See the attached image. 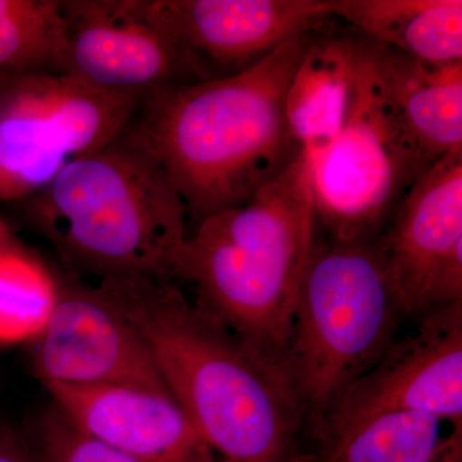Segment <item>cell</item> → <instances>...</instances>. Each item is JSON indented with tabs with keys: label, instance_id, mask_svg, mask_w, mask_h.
I'll return each instance as SVG.
<instances>
[{
	"label": "cell",
	"instance_id": "cell-17",
	"mask_svg": "<svg viewBox=\"0 0 462 462\" xmlns=\"http://www.w3.org/2000/svg\"><path fill=\"white\" fill-rule=\"evenodd\" d=\"M318 462H462V422L421 411L379 413L325 442Z\"/></svg>",
	"mask_w": 462,
	"mask_h": 462
},
{
	"label": "cell",
	"instance_id": "cell-9",
	"mask_svg": "<svg viewBox=\"0 0 462 462\" xmlns=\"http://www.w3.org/2000/svg\"><path fill=\"white\" fill-rule=\"evenodd\" d=\"M62 8L69 74L143 97L205 81L149 0H62Z\"/></svg>",
	"mask_w": 462,
	"mask_h": 462
},
{
	"label": "cell",
	"instance_id": "cell-12",
	"mask_svg": "<svg viewBox=\"0 0 462 462\" xmlns=\"http://www.w3.org/2000/svg\"><path fill=\"white\" fill-rule=\"evenodd\" d=\"M44 385L58 411L88 436L139 462H216L169 391Z\"/></svg>",
	"mask_w": 462,
	"mask_h": 462
},
{
	"label": "cell",
	"instance_id": "cell-5",
	"mask_svg": "<svg viewBox=\"0 0 462 462\" xmlns=\"http://www.w3.org/2000/svg\"><path fill=\"white\" fill-rule=\"evenodd\" d=\"M402 315L379 239L316 236L287 355L303 411L324 420L394 342Z\"/></svg>",
	"mask_w": 462,
	"mask_h": 462
},
{
	"label": "cell",
	"instance_id": "cell-21",
	"mask_svg": "<svg viewBox=\"0 0 462 462\" xmlns=\"http://www.w3.org/2000/svg\"><path fill=\"white\" fill-rule=\"evenodd\" d=\"M0 462H41L30 438L5 421H0Z\"/></svg>",
	"mask_w": 462,
	"mask_h": 462
},
{
	"label": "cell",
	"instance_id": "cell-19",
	"mask_svg": "<svg viewBox=\"0 0 462 462\" xmlns=\"http://www.w3.org/2000/svg\"><path fill=\"white\" fill-rule=\"evenodd\" d=\"M57 294V276L23 245L0 252V346L35 339Z\"/></svg>",
	"mask_w": 462,
	"mask_h": 462
},
{
	"label": "cell",
	"instance_id": "cell-20",
	"mask_svg": "<svg viewBox=\"0 0 462 462\" xmlns=\"http://www.w3.org/2000/svg\"><path fill=\"white\" fill-rule=\"evenodd\" d=\"M29 438L41 462H139L79 430L53 404L35 419Z\"/></svg>",
	"mask_w": 462,
	"mask_h": 462
},
{
	"label": "cell",
	"instance_id": "cell-11",
	"mask_svg": "<svg viewBox=\"0 0 462 462\" xmlns=\"http://www.w3.org/2000/svg\"><path fill=\"white\" fill-rule=\"evenodd\" d=\"M203 80L256 65L298 36L330 30L328 0H149Z\"/></svg>",
	"mask_w": 462,
	"mask_h": 462
},
{
	"label": "cell",
	"instance_id": "cell-6",
	"mask_svg": "<svg viewBox=\"0 0 462 462\" xmlns=\"http://www.w3.org/2000/svg\"><path fill=\"white\" fill-rule=\"evenodd\" d=\"M309 165L316 231L338 240H375L433 161L392 107L378 51L361 36V56L345 125Z\"/></svg>",
	"mask_w": 462,
	"mask_h": 462
},
{
	"label": "cell",
	"instance_id": "cell-8",
	"mask_svg": "<svg viewBox=\"0 0 462 462\" xmlns=\"http://www.w3.org/2000/svg\"><path fill=\"white\" fill-rule=\"evenodd\" d=\"M29 345L42 384L169 391L141 334L98 285L58 279L53 310Z\"/></svg>",
	"mask_w": 462,
	"mask_h": 462
},
{
	"label": "cell",
	"instance_id": "cell-18",
	"mask_svg": "<svg viewBox=\"0 0 462 462\" xmlns=\"http://www.w3.org/2000/svg\"><path fill=\"white\" fill-rule=\"evenodd\" d=\"M62 0H0V75L67 72Z\"/></svg>",
	"mask_w": 462,
	"mask_h": 462
},
{
	"label": "cell",
	"instance_id": "cell-13",
	"mask_svg": "<svg viewBox=\"0 0 462 462\" xmlns=\"http://www.w3.org/2000/svg\"><path fill=\"white\" fill-rule=\"evenodd\" d=\"M379 242L403 315L425 314L434 276L462 245V152L422 173Z\"/></svg>",
	"mask_w": 462,
	"mask_h": 462
},
{
	"label": "cell",
	"instance_id": "cell-15",
	"mask_svg": "<svg viewBox=\"0 0 462 462\" xmlns=\"http://www.w3.org/2000/svg\"><path fill=\"white\" fill-rule=\"evenodd\" d=\"M375 45L389 102L412 141L433 162L462 152V60L428 62Z\"/></svg>",
	"mask_w": 462,
	"mask_h": 462
},
{
	"label": "cell",
	"instance_id": "cell-24",
	"mask_svg": "<svg viewBox=\"0 0 462 462\" xmlns=\"http://www.w3.org/2000/svg\"><path fill=\"white\" fill-rule=\"evenodd\" d=\"M2 78H3V76H2V75H0V79H2Z\"/></svg>",
	"mask_w": 462,
	"mask_h": 462
},
{
	"label": "cell",
	"instance_id": "cell-3",
	"mask_svg": "<svg viewBox=\"0 0 462 462\" xmlns=\"http://www.w3.org/2000/svg\"><path fill=\"white\" fill-rule=\"evenodd\" d=\"M315 239L309 165L300 156L245 205L197 224L173 279L189 282L197 305L287 367L298 291Z\"/></svg>",
	"mask_w": 462,
	"mask_h": 462
},
{
	"label": "cell",
	"instance_id": "cell-16",
	"mask_svg": "<svg viewBox=\"0 0 462 462\" xmlns=\"http://www.w3.org/2000/svg\"><path fill=\"white\" fill-rule=\"evenodd\" d=\"M367 41L428 62L462 60L461 0H328Z\"/></svg>",
	"mask_w": 462,
	"mask_h": 462
},
{
	"label": "cell",
	"instance_id": "cell-2",
	"mask_svg": "<svg viewBox=\"0 0 462 462\" xmlns=\"http://www.w3.org/2000/svg\"><path fill=\"white\" fill-rule=\"evenodd\" d=\"M314 35L291 39L236 74L143 100L127 134L165 170L189 220L245 205L302 156L285 100Z\"/></svg>",
	"mask_w": 462,
	"mask_h": 462
},
{
	"label": "cell",
	"instance_id": "cell-23",
	"mask_svg": "<svg viewBox=\"0 0 462 462\" xmlns=\"http://www.w3.org/2000/svg\"><path fill=\"white\" fill-rule=\"evenodd\" d=\"M223 462H243V461H236V460H230V458H224Z\"/></svg>",
	"mask_w": 462,
	"mask_h": 462
},
{
	"label": "cell",
	"instance_id": "cell-7",
	"mask_svg": "<svg viewBox=\"0 0 462 462\" xmlns=\"http://www.w3.org/2000/svg\"><path fill=\"white\" fill-rule=\"evenodd\" d=\"M145 97L69 72L0 79V199L27 200L76 158L121 138Z\"/></svg>",
	"mask_w": 462,
	"mask_h": 462
},
{
	"label": "cell",
	"instance_id": "cell-10",
	"mask_svg": "<svg viewBox=\"0 0 462 462\" xmlns=\"http://www.w3.org/2000/svg\"><path fill=\"white\" fill-rule=\"evenodd\" d=\"M413 336L396 342L321 421L324 443L379 413L430 412L462 422V302L425 312Z\"/></svg>",
	"mask_w": 462,
	"mask_h": 462
},
{
	"label": "cell",
	"instance_id": "cell-22",
	"mask_svg": "<svg viewBox=\"0 0 462 462\" xmlns=\"http://www.w3.org/2000/svg\"><path fill=\"white\" fill-rule=\"evenodd\" d=\"M21 243L18 242L14 234L9 229L5 221L0 217V252L5 251V249L17 247Z\"/></svg>",
	"mask_w": 462,
	"mask_h": 462
},
{
	"label": "cell",
	"instance_id": "cell-1",
	"mask_svg": "<svg viewBox=\"0 0 462 462\" xmlns=\"http://www.w3.org/2000/svg\"><path fill=\"white\" fill-rule=\"evenodd\" d=\"M97 285L141 334L170 393L215 452L243 462L287 458L305 411L284 365L171 281L116 276Z\"/></svg>",
	"mask_w": 462,
	"mask_h": 462
},
{
	"label": "cell",
	"instance_id": "cell-4",
	"mask_svg": "<svg viewBox=\"0 0 462 462\" xmlns=\"http://www.w3.org/2000/svg\"><path fill=\"white\" fill-rule=\"evenodd\" d=\"M26 214L69 266L98 279L171 281L189 236L180 194L127 132L63 167Z\"/></svg>",
	"mask_w": 462,
	"mask_h": 462
},
{
	"label": "cell",
	"instance_id": "cell-14",
	"mask_svg": "<svg viewBox=\"0 0 462 462\" xmlns=\"http://www.w3.org/2000/svg\"><path fill=\"white\" fill-rule=\"evenodd\" d=\"M361 56L358 33L318 32L291 76L285 109L306 161L330 147L345 125Z\"/></svg>",
	"mask_w": 462,
	"mask_h": 462
}]
</instances>
